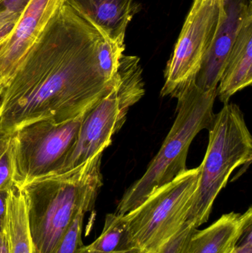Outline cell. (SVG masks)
Returning a JSON list of instances; mask_svg holds the SVG:
<instances>
[{
    "mask_svg": "<svg viewBox=\"0 0 252 253\" xmlns=\"http://www.w3.org/2000/svg\"><path fill=\"white\" fill-rule=\"evenodd\" d=\"M65 3L0 96V129L14 132L41 120L69 121L90 109L118 81L102 69L106 40Z\"/></svg>",
    "mask_w": 252,
    "mask_h": 253,
    "instance_id": "6da1fadb",
    "label": "cell"
},
{
    "mask_svg": "<svg viewBox=\"0 0 252 253\" xmlns=\"http://www.w3.org/2000/svg\"><path fill=\"white\" fill-rule=\"evenodd\" d=\"M102 156L20 188L26 199L34 253H56L77 215L93 209L103 185Z\"/></svg>",
    "mask_w": 252,
    "mask_h": 253,
    "instance_id": "7a4b0ae2",
    "label": "cell"
},
{
    "mask_svg": "<svg viewBox=\"0 0 252 253\" xmlns=\"http://www.w3.org/2000/svg\"><path fill=\"white\" fill-rule=\"evenodd\" d=\"M216 97L217 89L204 92L195 83L176 96L177 116L173 126L146 172L123 195L115 213H129L154 191L187 170L186 159L191 143L201 130L211 127Z\"/></svg>",
    "mask_w": 252,
    "mask_h": 253,
    "instance_id": "3957f363",
    "label": "cell"
},
{
    "mask_svg": "<svg viewBox=\"0 0 252 253\" xmlns=\"http://www.w3.org/2000/svg\"><path fill=\"white\" fill-rule=\"evenodd\" d=\"M205 157L186 222L198 228L210 218L213 204L238 167L252 159V138L241 108L225 104L215 114Z\"/></svg>",
    "mask_w": 252,
    "mask_h": 253,
    "instance_id": "277c9868",
    "label": "cell"
},
{
    "mask_svg": "<svg viewBox=\"0 0 252 253\" xmlns=\"http://www.w3.org/2000/svg\"><path fill=\"white\" fill-rule=\"evenodd\" d=\"M113 88L84 114L76 141L57 174L78 168L110 145L132 106L145 93L140 59L123 54Z\"/></svg>",
    "mask_w": 252,
    "mask_h": 253,
    "instance_id": "5b68a950",
    "label": "cell"
},
{
    "mask_svg": "<svg viewBox=\"0 0 252 253\" xmlns=\"http://www.w3.org/2000/svg\"><path fill=\"white\" fill-rule=\"evenodd\" d=\"M200 168L187 169L125 214L129 240L137 253L159 251L186 223Z\"/></svg>",
    "mask_w": 252,
    "mask_h": 253,
    "instance_id": "8992f818",
    "label": "cell"
},
{
    "mask_svg": "<svg viewBox=\"0 0 252 253\" xmlns=\"http://www.w3.org/2000/svg\"><path fill=\"white\" fill-rule=\"evenodd\" d=\"M87 111L69 121L56 123L41 120L15 131V186L22 188L37 178L58 173L75 144Z\"/></svg>",
    "mask_w": 252,
    "mask_h": 253,
    "instance_id": "52a82bcc",
    "label": "cell"
},
{
    "mask_svg": "<svg viewBox=\"0 0 252 253\" xmlns=\"http://www.w3.org/2000/svg\"><path fill=\"white\" fill-rule=\"evenodd\" d=\"M224 16L223 0H194L167 62L161 96L176 97L195 82Z\"/></svg>",
    "mask_w": 252,
    "mask_h": 253,
    "instance_id": "ba28073f",
    "label": "cell"
},
{
    "mask_svg": "<svg viewBox=\"0 0 252 253\" xmlns=\"http://www.w3.org/2000/svg\"><path fill=\"white\" fill-rule=\"evenodd\" d=\"M67 0H30L10 35L0 44V96L22 61Z\"/></svg>",
    "mask_w": 252,
    "mask_h": 253,
    "instance_id": "9c48e42d",
    "label": "cell"
},
{
    "mask_svg": "<svg viewBox=\"0 0 252 253\" xmlns=\"http://www.w3.org/2000/svg\"><path fill=\"white\" fill-rule=\"evenodd\" d=\"M225 16L195 79L204 92L217 89L238 33L252 12V0H223Z\"/></svg>",
    "mask_w": 252,
    "mask_h": 253,
    "instance_id": "30bf717a",
    "label": "cell"
},
{
    "mask_svg": "<svg viewBox=\"0 0 252 253\" xmlns=\"http://www.w3.org/2000/svg\"><path fill=\"white\" fill-rule=\"evenodd\" d=\"M66 3L108 40L121 44H124L129 23L140 9L134 0H67Z\"/></svg>",
    "mask_w": 252,
    "mask_h": 253,
    "instance_id": "8fae6325",
    "label": "cell"
},
{
    "mask_svg": "<svg viewBox=\"0 0 252 253\" xmlns=\"http://www.w3.org/2000/svg\"><path fill=\"white\" fill-rule=\"evenodd\" d=\"M252 208L244 213L224 214L207 228L196 229L181 253H229L252 224Z\"/></svg>",
    "mask_w": 252,
    "mask_h": 253,
    "instance_id": "7c38bea8",
    "label": "cell"
},
{
    "mask_svg": "<svg viewBox=\"0 0 252 253\" xmlns=\"http://www.w3.org/2000/svg\"><path fill=\"white\" fill-rule=\"evenodd\" d=\"M252 83V12L238 33L217 87L220 102L227 104L234 94Z\"/></svg>",
    "mask_w": 252,
    "mask_h": 253,
    "instance_id": "4fadbf2b",
    "label": "cell"
},
{
    "mask_svg": "<svg viewBox=\"0 0 252 253\" xmlns=\"http://www.w3.org/2000/svg\"><path fill=\"white\" fill-rule=\"evenodd\" d=\"M4 233L10 253H34L26 199L23 190L13 186L7 199Z\"/></svg>",
    "mask_w": 252,
    "mask_h": 253,
    "instance_id": "5bb4252c",
    "label": "cell"
},
{
    "mask_svg": "<svg viewBox=\"0 0 252 253\" xmlns=\"http://www.w3.org/2000/svg\"><path fill=\"white\" fill-rule=\"evenodd\" d=\"M87 248L99 253L136 252L130 245L124 215L108 214L100 236Z\"/></svg>",
    "mask_w": 252,
    "mask_h": 253,
    "instance_id": "9a60e30c",
    "label": "cell"
},
{
    "mask_svg": "<svg viewBox=\"0 0 252 253\" xmlns=\"http://www.w3.org/2000/svg\"><path fill=\"white\" fill-rule=\"evenodd\" d=\"M13 133L0 129V191L8 192L14 186Z\"/></svg>",
    "mask_w": 252,
    "mask_h": 253,
    "instance_id": "2e32d148",
    "label": "cell"
},
{
    "mask_svg": "<svg viewBox=\"0 0 252 253\" xmlns=\"http://www.w3.org/2000/svg\"><path fill=\"white\" fill-rule=\"evenodd\" d=\"M85 212H80L65 234L56 253H77L84 246L81 240Z\"/></svg>",
    "mask_w": 252,
    "mask_h": 253,
    "instance_id": "e0dca14e",
    "label": "cell"
},
{
    "mask_svg": "<svg viewBox=\"0 0 252 253\" xmlns=\"http://www.w3.org/2000/svg\"><path fill=\"white\" fill-rule=\"evenodd\" d=\"M196 228L188 222L185 223L180 230L166 243L159 251L153 253H181L189 239Z\"/></svg>",
    "mask_w": 252,
    "mask_h": 253,
    "instance_id": "ac0fdd59",
    "label": "cell"
},
{
    "mask_svg": "<svg viewBox=\"0 0 252 253\" xmlns=\"http://www.w3.org/2000/svg\"><path fill=\"white\" fill-rule=\"evenodd\" d=\"M20 15L10 12H0V44L6 40L16 26Z\"/></svg>",
    "mask_w": 252,
    "mask_h": 253,
    "instance_id": "d6986e66",
    "label": "cell"
},
{
    "mask_svg": "<svg viewBox=\"0 0 252 253\" xmlns=\"http://www.w3.org/2000/svg\"><path fill=\"white\" fill-rule=\"evenodd\" d=\"M252 224L247 227L235 248L229 253H252Z\"/></svg>",
    "mask_w": 252,
    "mask_h": 253,
    "instance_id": "ffe728a7",
    "label": "cell"
},
{
    "mask_svg": "<svg viewBox=\"0 0 252 253\" xmlns=\"http://www.w3.org/2000/svg\"><path fill=\"white\" fill-rule=\"evenodd\" d=\"M30 0H1L0 12L7 11L22 14Z\"/></svg>",
    "mask_w": 252,
    "mask_h": 253,
    "instance_id": "44dd1931",
    "label": "cell"
},
{
    "mask_svg": "<svg viewBox=\"0 0 252 253\" xmlns=\"http://www.w3.org/2000/svg\"><path fill=\"white\" fill-rule=\"evenodd\" d=\"M8 192L0 191V230H4Z\"/></svg>",
    "mask_w": 252,
    "mask_h": 253,
    "instance_id": "7402d4cb",
    "label": "cell"
},
{
    "mask_svg": "<svg viewBox=\"0 0 252 253\" xmlns=\"http://www.w3.org/2000/svg\"><path fill=\"white\" fill-rule=\"evenodd\" d=\"M0 253H10L4 230H0Z\"/></svg>",
    "mask_w": 252,
    "mask_h": 253,
    "instance_id": "603a6c76",
    "label": "cell"
},
{
    "mask_svg": "<svg viewBox=\"0 0 252 253\" xmlns=\"http://www.w3.org/2000/svg\"><path fill=\"white\" fill-rule=\"evenodd\" d=\"M136 253V252H130V253Z\"/></svg>",
    "mask_w": 252,
    "mask_h": 253,
    "instance_id": "cb8c5ba5",
    "label": "cell"
},
{
    "mask_svg": "<svg viewBox=\"0 0 252 253\" xmlns=\"http://www.w3.org/2000/svg\"><path fill=\"white\" fill-rule=\"evenodd\" d=\"M1 0H0V3H1Z\"/></svg>",
    "mask_w": 252,
    "mask_h": 253,
    "instance_id": "d4e9b609",
    "label": "cell"
}]
</instances>
